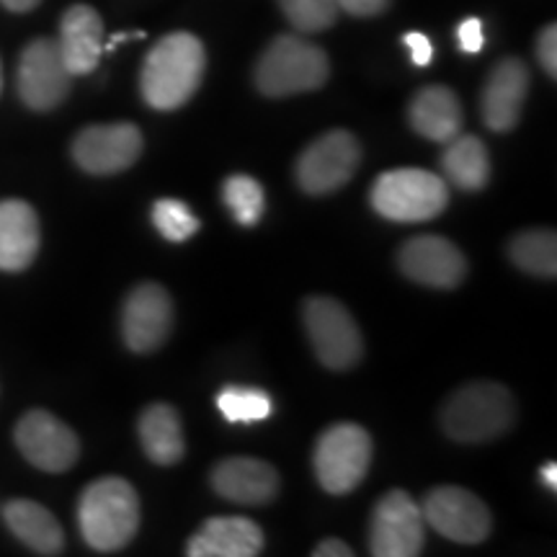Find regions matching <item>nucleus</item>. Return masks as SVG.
I'll return each mask as SVG.
<instances>
[{
	"label": "nucleus",
	"mask_w": 557,
	"mask_h": 557,
	"mask_svg": "<svg viewBox=\"0 0 557 557\" xmlns=\"http://www.w3.org/2000/svg\"><path fill=\"white\" fill-rule=\"evenodd\" d=\"M207 67L205 45L189 32H173L145 58L139 88L143 99L158 111L184 107L197 94Z\"/></svg>",
	"instance_id": "f257e3e1"
},
{
	"label": "nucleus",
	"mask_w": 557,
	"mask_h": 557,
	"mask_svg": "<svg viewBox=\"0 0 557 557\" xmlns=\"http://www.w3.org/2000/svg\"><path fill=\"white\" fill-rule=\"evenodd\" d=\"M81 534L96 553L127 547L139 527V498L124 478H101L83 491L78 504Z\"/></svg>",
	"instance_id": "f03ea898"
},
{
	"label": "nucleus",
	"mask_w": 557,
	"mask_h": 557,
	"mask_svg": "<svg viewBox=\"0 0 557 557\" xmlns=\"http://www.w3.org/2000/svg\"><path fill=\"white\" fill-rule=\"evenodd\" d=\"M513 421H517V403L496 382H472L459 387L442 410V426L447 436L462 444L491 442L506 434Z\"/></svg>",
	"instance_id": "7ed1b4c3"
},
{
	"label": "nucleus",
	"mask_w": 557,
	"mask_h": 557,
	"mask_svg": "<svg viewBox=\"0 0 557 557\" xmlns=\"http://www.w3.org/2000/svg\"><path fill=\"white\" fill-rule=\"evenodd\" d=\"M331 62L320 47L295 34L276 37L256 65V86L271 99L308 94L329 81Z\"/></svg>",
	"instance_id": "20e7f679"
},
{
	"label": "nucleus",
	"mask_w": 557,
	"mask_h": 557,
	"mask_svg": "<svg viewBox=\"0 0 557 557\" xmlns=\"http://www.w3.org/2000/svg\"><path fill=\"white\" fill-rule=\"evenodd\" d=\"M447 205L449 189L444 178L423 169L387 171L372 186V207L393 222L434 220Z\"/></svg>",
	"instance_id": "39448f33"
},
{
	"label": "nucleus",
	"mask_w": 557,
	"mask_h": 557,
	"mask_svg": "<svg viewBox=\"0 0 557 557\" xmlns=\"http://www.w3.org/2000/svg\"><path fill=\"white\" fill-rule=\"evenodd\" d=\"M312 462L323 491L346 496L367 478L372 465V436L357 423H336L320 434Z\"/></svg>",
	"instance_id": "423d86ee"
},
{
	"label": "nucleus",
	"mask_w": 557,
	"mask_h": 557,
	"mask_svg": "<svg viewBox=\"0 0 557 557\" xmlns=\"http://www.w3.org/2000/svg\"><path fill=\"white\" fill-rule=\"evenodd\" d=\"M312 351L329 369H348L361 359L364 344L357 320L333 297H310L302 310Z\"/></svg>",
	"instance_id": "0eeeda50"
},
{
	"label": "nucleus",
	"mask_w": 557,
	"mask_h": 557,
	"mask_svg": "<svg viewBox=\"0 0 557 557\" xmlns=\"http://www.w3.org/2000/svg\"><path fill=\"white\" fill-rule=\"evenodd\" d=\"M426 542V519L406 491H389L369 521V553L374 557H416Z\"/></svg>",
	"instance_id": "6e6552de"
},
{
	"label": "nucleus",
	"mask_w": 557,
	"mask_h": 557,
	"mask_svg": "<svg viewBox=\"0 0 557 557\" xmlns=\"http://www.w3.org/2000/svg\"><path fill=\"white\" fill-rule=\"evenodd\" d=\"M359 160L361 148L357 137L346 129H331L299 156L297 184L312 197L338 191L357 173Z\"/></svg>",
	"instance_id": "1a4fd4ad"
},
{
	"label": "nucleus",
	"mask_w": 557,
	"mask_h": 557,
	"mask_svg": "<svg viewBox=\"0 0 557 557\" xmlns=\"http://www.w3.org/2000/svg\"><path fill=\"white\" fill-rule=\"evenodd\" d=\"M70 70L62 60L58 39H34L18 60V96L34 111L58 109L70 94Z\"/></svg>",
	"instance_id": "9d476101"
},
{
	"label": "nucleus",
	"mask_w": 557,
	"mask_h": 557,
	"mask_svg": "<svg viewBox=\"0 0 557 557\" xmlns=\"http://www.w3.org/2000/svg\"><path fill=\"white\" fill-rule=\"evenodd\" d=\"M423 519L438 534L462 545H478L491 534L493 519L475 493L457 485H438L423 500Z\"/></svg>",
	"instance_id": "9b49d317"
},
{
	"label": "nucleus",
	"mask_w": 557,
	"mask_h": 557,
	"mask_svg": "<svg viewBox=\"0 0 557 557\" xmlns=\"http://www.w3.org/2000/svg\"><path fill=\"white\" fill-rule=\"evenodd\" d=\"M16 447L26 462L45 472H65L78 462L81 442L75 431L47 410H29L16 423Z\"/></svg>",
	"instance_id": "f8f14e48"
},
{
	"label": "nucleus",
	"mask_w": 557,
	"mask_h": 557,
	"mask_svg": "<svg viewBox=\"0 0 557 557\" xmlns=\"http://www.w3.org/2000/svg\"><path fill=\"white\" fill-rule=\"evenodd\" d=\"M143 132L135 124H94L75 137L73 158L86 173L111 176L135 165L143 156Z\"/></svg>",
	"instance_id": "ddd939ff"
},
{
	"label": "nucleus",
	"mask_w": 557,
	"mask_h": 557,
	"mask_svg": "<svg viewBox=\"0 0 557 557\" xmlns=\"http://www.w3.org/2000/svg\"><path fill=\"white\" fill-rule=\"evenodd\" d=\"M173 329L171 295L160 284L145 282L129 292L122 310V333L132 351L148 354L165 344Z\"/></svg>",
	"instance_id": "4468645a"
},
{
	"label": "nucleus",
	"mask_w": 557,
	"mask_h": 557,
	"mask_svg": "<svg viewBox=\"0 0 557 557\" xmlns=\"http://www.w3.org/2000/svg\"><path fill=\"white\" fill-rule=\"evenodd\" d=\"M400 269L408 278L436 289H451L468 274V261L442 235H418L400 248Z\"/></svg>",
	"instance_id": "2eb2a0df"
},
{
	"label": "nucleus",
	"mask_w": 557,
	"mask_h": 557,
	"mask_svg": "<svg viewBox=\"0 0 557 557\" xmlns=\"http://www.w3.org/2000/svg\"><path fill=\"white\" fill-rule=\"evenodd\" d=\"M212 487L218 496L243 506L271 504L278 493V472L256 457H230L214 465Z\"/></svg>",
	"instance_id": "dca6fc26"
},
{
	"label": "nucleus",
	"mask_w": 557,
	"mask_h": 557,
	"mask_svg": "<svg viewBox=\"0 0 557 557\" xmlns=\"http://www.w3.org/2000/svg\"><path fill=\"white\" fill-rule=\"evenodd\" d=\"M529 94V70L521 60L506 58L493 67L483 88V122L493 132L513 129Z\"/></svg>",
	"instance_id": "f3484780"
},
{
	"label": "nucleus",
	"mask_w": 557,
	"mask_h": 557,
	"mask_svg": "<svg viewBox=\"0 0 557 557\" xmlns=\"http://www.w3.org/2000/svg\"><path fill=\"white\" fill-rule=\"evenodd\" d=\"M58 47L70 75H88L103 52V21L90 5H73L60 21Z\"/></svg>",
	"instance_id": "a211bd4d"
},
{
	"label": "nucleus",
	"mask_w": 557,
	"mask_h": 557,
	"mask_svg": "<svg viewBox=\"0 0 557 557\" xmlns=\"http://www.w3.org/2000/svg\"><path fill=\"white\" fill-rule=\"evenodd\" d=\"M191 557H256L263 553V532L246 517H218L201 524L189 540Z\"/></svg>",
	"instance_id": "6ab92c4d"
},
{
	"label": "nucleus",
	"mask_w": 557,
	"mask_h": 557,
	"mask_svg": "<svg viewBox=\"0 0 557 557\" xmlns=\"http://www.w3.org/2000/svg\"><path fill=\"white\" fill-rule=\"evenodd\" d=\"M39 218L21 199L0 201V271L29 269L39 253Z\"/></svg>",
	"instance_id": "aec40b11"
},
{
	"label": "nucleus",
	"mask_w": 557,
	"mask_h": 557,
	"mask_svg": "<svg viewBox=\"0 0 557 557\" xmlns=\"http://www.w3.org/2000/svg\"><path fill=\"white\" fill-rule=\"evenodd\" d=\"M410 127L418 135L434 143H449L462 132V103H459L457 94L444 86H429L421 88L413 96L408 109Z\"/></svg>",
	"instance_id": "412c9836"
},
{
	"label": "nucleus",
	"mask_w": 557,
	"mask_h": 557,
	"mask_svg": "<svg viewBox=\"0 0 557 557\" xmlns=\"http://www.w3.org/2000/svg\"><path fill=\"white\" fill-rule=\"evenodd\" d=\"M3 519L18 542L37 555H60L65 549V532L60 521L37 500L16 498L3 508Z\"/></svg>",
	"instance_id": "4be33fe9"
},
{
	"label": "nucleus",
	"mask_w": 557,
	"mask_h": 557,
	"mask_svg": "<svg viewBox=\"0 0 557 557\" xmlns=\"http://www.w3.org/2000/svg\"><path fill=\"white\" fill-rule=\"evenodd\" d=\"M137 434L143 442L145 455L156 465H176L184 457V431H181V418L176 410L165 403H152L143 410L137 421Z\"/></svg>",
	"instance_id": "5701e85b"
},
{
	"label": "nucleus",
	"mask_w": 557,
	"mask_h": 557,
	"mask_svg": "<svg viewBox=\"0 0 557 557\" xmlns=\"http://www.w3.org/2000/svg\"><path fill=\"white\" fill-rule=\"evenodd\" d=\"M442 169L457 189L480 191L491 178V158L475 135H457L447 143Z\"/></svg>",
	"instance_id": "b1692460"
},
{
	"label": "nucleus",
	"mask_w": 557,
	"mask_h": 557,
	"mask_svg": "<svg viewBox=\"0 0 557 557\" xmlns=\"http://www.w3.org/2000/svg\"><path fill=\"white\" fill-rule=\"evenodd\" d=\"M508 256L527 274L545 278L557 274V240L553 230H524L511 240Z\"/></svg>",
	"instance_id": "393cba45"
},
{
	"label": "nucleus",
	"mask_w": 557,
	"mask_h": 557,
	"mask_svg": "<svg viewBox=\"0 0 557 557\" xmlns=\"http://www.w3.org/2000/svg\"><path fill=\"white\" fill-rule=\"evenodd\" d=\"M218 408L230 423H256L271 416L274 403L263 389L225 387L218 395Z\"/></svg>",
	"instance_id": "a878e982"
},
{
	"label": "nucleus",
	"mask_w": 557,
	"mask_h": 557,
	"mask_svg": "<svg viewBox=\"0 0 557 557\" xmlns=\"http://www.w3.org/2000/svg\"><path fill=\"white\" fill-rule=\"evenodd\" d=\"M222 199L240 225H256L263 214V189L256 178L238 173L230 176L222 186Z\"/></svg>",
	"instance_id": "bb28decb"
},
{
	"label": "nucleus",
	"mask_w": 557,
	"mask_h": 557,
	"mask_svg": "<svg viewBox=\"0 0 557 557\" xmlns=\"http://www.w3.org/2000/svg\"><path fill=\"white\" fill-rule=\"evenodd\" d=\"M278 5L295 29L308 34L329 29L338 16L336 0H278Z\"/></svg>",
	"instance_id": "cd10ccee"
},
{
	"label": "nucleus",
	"mask_w": 557,
	"mask_h": 557,
	"mask_svg": "<svg viewBox=\"0 0 557 557\" xmlns=\"http://www.w3.org/2000/svg\"><path fill=\"white\" fill-rule=\"evenodd\" d=\"M152 222L160 230L165 240L181 243V240H189L194 233L199 230V220L197 214L191 212L184 201L178 199H160L152 207Z\"/></svg>",
	"instance_id": "c85d7f7f"
},
{
	"label": "nucleus",
	"mask_w": 557,
	"mask_h": 557,
	"mask_svg": "<svg viewBox=\"0 0 557 557\" xmlns=\"http://www.w3.org/2000/svg\"><path fill=\"white\" fill-rule=\"evenodd\" d=\"M537 58L549 78H555L557 75V29H555V24H549L542 29L540 41H537Z\"/></svg>",
	"instance_id": "c756f323"
},
{
	"label": "nucleus",
	"mask_w": 557,
	"mask_h": 557,
	"mask_svg": "<svg viewBox=\"0 0 557 557\" xmlns=\"http://www.w3.org/2000/svg\"><path fill=\"white\" fill-rule=\"evenodd\" d=\"M457 37H459V47H462L465 52L478 54L483 50L485 34H483V24H480V18H465L462 24H459Z\"/></svg>",
	"instance_id": "7c9ffc66"
},
{
	"label": "nucleus",
	"mask_w": 557,
	"mask_h": 557,
	"mask_svg": "<svg viewBox=\"0 0 557 557\" xmlns=\"http://www.w3.org/2000/svg\"><path fill=\"white\" fill-rule=\"evenodd\" d=\"M406 47L410 50V60L418 67H426L431 62V54H434V47H431V39L423 32H410L403 37Z\"/></svg>",
	"instance_id": "2f4dec72"
},
{
	"label": "nucleus",
	"mask_w": 557,
	"mask_h": 557,
	"mask_svg": "<svg viewBox=\"0 0 557 557\" xmlns=\"http://www.w3.org/2000/svg\"><path fill=\"white\" fill-rule=\"evenodd\" d=\"M338 11L351 13V16H377L389 5V0H336Z\"/></svg>",
	"instance_id": "473e14b6"
},
{
	"label": "nucleus",
	"mask_w": 557,
	"mask_h": 557,
	"mask_svg": "<svg viewBox=\"0 0 557 557\" xmlns=\"http://www.w3.org/2000/svg\"><path fill=\"white\" fill-rule=\"evenodd\" d=\"M312 555L315 557H351L354 549L341 540H323L315 549H312Z\"/></svg>",
	"instance_id": "72a5a7b5"
},
{
	"label": "nucleus",
	"mask_w": 557,
	"mask_h": 557,
	"mask_svg": "<svg viewBox=\"0 0 557 557\" xmlns=\"http://www.w3.org/2000/svg\"><path fill=\"white\" fill-rule=\"evenodd\" d=\"M0 3L5 5V9L13 11V13H26V11H34L41 0H0Z\"/></svg>",
	"instance_id": "f704fd0d"
},
{
	"label": "nucleus",
	"mask_w": 557,
	"mask_h": 557,
	"mask_svg": "<svg viewBox=\"0 0 557 557\" xmlns=\"http://www.w3.org/2000/svg\"><path fill=\"white\" fill-rule=\"evenodd\" d=\"M143 37H145V32H122V34H114V37L109 39L107 50L111 52V50H116V47H120L122 41H127V39H143Z\"/></svg>",
	"instance_id": "c9c22d12"
},
{
	"label": "nucleus",
	"mask_w": 557,
	"mask_h": 557,
	"mask_svg": "<svg viewBox=\"0 0 557 557\" xmlns=\"http://www.w3.org/2000/svg\"><path fill=\"white\" fill-rule=\"evenodd\" d=\"M542 480H545V485L549 491H555L557 487V465L555 462H547L545 468H542Z\"/></svg>",
	"instance_id": "e433bc0d"
},
{
	"label": "nucleus",
	"mask_w": 557,
	"mask_h": 557,
	"mask_svg": "<svg viewBox=\"0 0 557 557\" xmlns=\"http://www.w3.org/2000/svg\"><path fill=\"white\" fill-rule=\"evenodd\" d=\"M0 88H3V70H0Z\"/></svg>",
	"instance_id": "4c0bfd02"
}]
</instances>
